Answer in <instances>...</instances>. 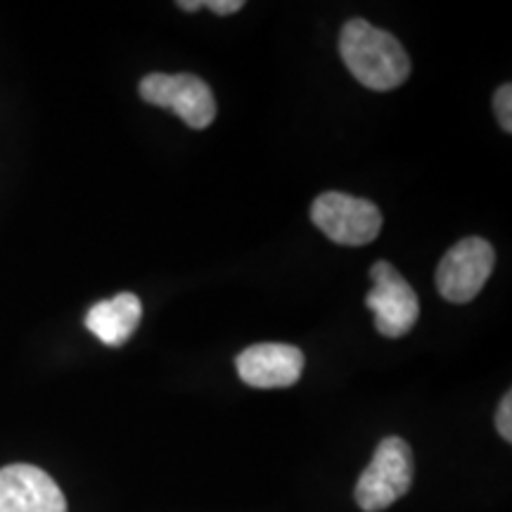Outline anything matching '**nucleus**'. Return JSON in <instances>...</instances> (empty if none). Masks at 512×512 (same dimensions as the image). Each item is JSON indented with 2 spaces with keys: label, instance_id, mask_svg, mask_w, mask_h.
Instances as JSON below:
<instances>
[{
  "label": "nucleus",
  "instance_id": "nucleus-10",
  "mask_svg": "<svg viewBox=\"0 0 512 512\" xmlns=\"http://www.w3.org/2000/svg\"><path fill=\"white\" fill-rule=\"evenodd\" d=\"M512 88L510 83H503L501 88L496 91V98H494V110H496V117H498V124L505 133L512 131Z\"/></svg>",
  "mask_w": 512,
  "mask_h": 512
},
{
  "label": "nucleus",
  "instance_id": "nucleus-13",
  "mask_svg": "<svg viewBox=\"0 0 512 512\" xmlns=\"http://www.w3.org/2000/svg\"><path fill=\"white\" fill-rule=\"evenodd\" d=\"M178 8L185 10V12H195V10L204 8V3H202V0H181V3H178Z\"/></svg>",
  "mask_w": 512,
  "mask_h": 512
},
{
  "label": "nucleus",
  "instance_id": "nucleus-6",
  "mask_svg": "<svg viewBox=\"0 0 512 512\" xmlns=\"http://www.w3.org/2000/svg\"><path fill=\"white\" fill-rule=\"evenodd\" d=\"M496 264V252L484 238H463L441 259L437 287L446 302L467 304L484 290Z\"/></svg>",
  "mask_w": 512,
  "mask_h": 512
},
{
  "label": "nucleus",
  "instance_id": "nucleus-8",
  "mask_svg": "<svg viewBox=\"0 0 512 512\" xmlns=\"http://www.w3.org/2000/svg\"><path fill=\"white\" fill-rule=\"evenodd\" d=\"M242 382L256 389H283L299 382L304 354L292 344H254L235 358Z\"/></svg>",
  "mask_w": 512,
  "mask_h": 512
},
{
  "label": "nucleus",
  "instance_id": "nucleus-9",
  "mask_svg": "<svg viewBox=\"0 0 512 512\" xmlns=\"http://www.w3.org/2000/svg\"><path fill=\"white\" fill-rule=\"evenodd\" d=\"M143 318V304L133 292H119L117 297L98 302L86 313V328L107 347H121L131 339Z\"/></svg>",
  "mask_w": 512,
  "mask_h": 512
},
{
  "label": "nucleus",
  "instance_id": "nucleus-3",
  "mask_svg": "<svg viewBox=\"0 0 512 512\" xmlns=\"http://www.w3.org/2000/svg\"><path fill=\"white\" fill-rule=\"evenodd\" d=\"M311 221L337 245L363 247L380 235L382 211L361 197L323 192L311 204Z\"/></svg>",
  "mask_w": 512,
  "mask_h": 512
},
{
  "label": "nucleus",
  "instance_id": "nucleus-1",
  "mask_svg": "<svg viewBox=\"0 0 512 512\" xmlns=\"http://www.w3.org/2000/svg\"><path fill=\"white\" fill-rule=\"evenodd\" d=\"M339 53L349 72L370 91H394L411 76V57L399 38L373 27L366 19L344 24Z\"/></svg>",
  "mask_w": 512,
  "mask_h": 512
},
{
  "label": "nucleus",
  "instance_id": "nucleus-5",
  "mask_svg": "<svg viewBox=\"0 0 512 512\" xmlns=\"http://www.w3.org/2000/svg\"><path fill=\"white\" fill-rule=\"evenodd\" d=\"M370 280L373 290L368 292L366 306L375 313L377 332L389 339L408 335L420 318L418 294L389 261H377L370 268Z\"/></svg>",
  "mask_w": 512,
  "mask_h": 512
},
{
  "label": "nucleus",
  "instance_id": "nucleus-12",
  "mask_svg": "<svg viewBox=\"0 0 512 512\" xmlns=\"http://www.w3.org/2000/svg\"><path fill=\"white\" fill-rule=\"evenodd\" d=\"M204 8L216 12V15H235L245 8V3L242 0H209V3H204Z\"/></svg>",
  "mask_w": 512,
  "mask_h": 512
},
{
  "label": "nucleus",
  "instance_id": "nucleus-2",
  "mask_svg": "<svg viewBox=\"0 0 512 512\" xmlns=\"http://www.w3.org/2000/svg\"><path fill=\"white\" fill-rule=\"evenodd\" d=\"M413 484V451L399 437L380 441L373 460L358 477L356 503L366 512H382L408 494Z\"/></svg>",
  "mask_w": 512,
  "mask_h": 512
},
{
  "label": "nucleus",
  "instance_id": "nucleus-7",
  "mask_svg": "<svg viewBox=\"0 0 512 512\" xmlns=\"http://www.w3.org/2000/svg\"><path fill=\"white\" fill-rule=\"evenodd\" d=\"M0 512H67V501L48 472L17 463L0 470Z\"/></svg>",
  "mask_w": 512,
  "mask_h": 512
},
{
  "label": "nucleus",
  "instance_id": "nucleus-4",
  "mask_svg": "<svg viewBox=\"0 0 512 512\" xmlns=\"http://www.w3.org/2000/svg\"><path fill=\"white\" fill-rule=\"evenodd\" d=\"M140 98L171 110L195 131L216 119V100L207 81L195 74H147L138 86Z\"/></svg>",
  "mask_w": 512,
  "mask_h": 512
},
{
  "label": "nucleus",
  "instance_id": "nucleus-11",
  "mask_svg": "<svg viewBox=\"0 0 512 512\" xmlns=\"http://www.w3.org/2000/svg\"><path fill=\"white\" fill-rule=\"evenodd\" d=\"M496 427L505 441H512V394H505L501 406H498Z\"/></svg>",
  "mask_w": 512,
  "mask_h": 512
}]
</instances>
